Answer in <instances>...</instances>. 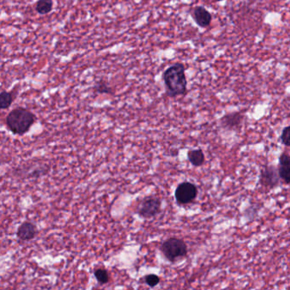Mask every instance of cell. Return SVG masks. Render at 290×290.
Returning <instances> with one entry per match:
<instances>
[{
    "mask_svg": "<svg viewBox=\"0 0 290 290\" xmlns=\"http://www.w3.org/2000/svg\"><path fill=\"white\" fill-rule=\"evenodd\" d=\"M53 0H39L36 3V11L40 15H47L53 10Z\"/></svg>",
    "mask_w": 290,
    "mask_h": 290,
    "instance_id": "cell-12",
    "label": "cell"
},
{
    "mask_svg": "<svg viewBox=\"0 0 290 290\" xmlns=\"http://www.w3.org/2000/svg\"><path fill=\"white\" fill-rule=\"evenodd\" d=\"M94 89L97 93H100V94H113V89L108 85L107 82H105L103 80L98 81L94 87Z\"/></svg>",
    "mask_w": 290,
    "mask_h": 290,
    "instance_id": "cell-14",
    "label": "cell"
},
{
    "mask_svg": "<svg viewBox=\"0 0 290 290\" xmlns=\"http://www.w3.org/2000/svg\"><path fill=\"white\" fill-rule=\"evenodd\" d=\"M280 176L278 173V169L273 166H268L264 167L261 171V182L265 187L274 188L279 183Z\"/></svg>",
    "mask_w": 290,
    "mask_h": 290,
    "instance_id": "cell-6",
    "label": "cell"
},
{
    "mask_svg": "<svg viewBox=\"0 0 290 290\" xmlns=\"http://www.w3.org/2000/svg\"><path fill=\"white\" fill-rule=\"evenodd\" d=\"M161 251L167 260L174 262L187 256V246L183 240L170 238L162 244Z\"/></svg>",
    "mask_w": 290,
    "mask_h": 290,
    "instance_id": "cell-3",
    "label": "cell"
},
{
    "mask_svg": "<svg viewBox=\"0 0 290 290\" xmlns=\"http://www.w3.org/2000/svg\"><path fill=\"white\" fill-rule=\"evenodd\" d=\"M35 121L36 115L29 110L23 107L14 109L6 116L7 127L16 135L26 134Z\"/></svg>",
    "mask_w": 290,
    "mask_h": 290,
    "instance_id": "cell-2",
    "label": "cell"
},
{
    "mask_svg": "<svg viewBox=\"0 0 290 290\" xmlns=\"http://www.w3.org/2000/svg\"><path fill=\"white\" fill-rule=\"evenodd\" d=\"M37 233H38V230L35 225L29 222H25L18 227L16 234L21 240L27 241V240L34 239Z\"/></svg>",
    "mask_w": 290,
    "mask_h": 290,
    "instance_id": "cell-9",
    "label": "cell"
},
{
    "mask_svg": "<svg viewBox=\"0 0 290 290\" xmlns=\"http://www.w3.org/2000/svg\"><path fill=\"white\" fill-rule=\"evenodd\" d=\"M163 78L169 97L183 95L187 92V81L183 64L172 65L164 72Z\"/></svg>",
    "mask_w": 290,
    "mask_h": 290,
    "instance_id": "cell-1",
    "label": "cell"
},
{
    "mask_svg": "<svg viewBox=\"0 0 290 290\" xmlns=\"http://www.w3.org/2000/svg\"><path fill=\"white\" fill-rule=\"evenodd\" d=\"M193 17L195 22L197 23L200 27H203V28L210 26V23L212 22L211 14L203 6H197L194 8Z\"/></svg>",
    "mask_w": 290,
    "mask_h": 290,
    "instance_id": "cell-7",
    "label": "cell"
},
{
    "mask_svg": "<svg viewBox=\"0 0 290 290\" xmlns=\"http://www.w3.org/2000/svg\"><path fill=\"white\" fill-rule=\"evenodd\" d=\"M13 102V95L12 93L7 91H2L0 93V109L5 110L11 106Z\"/></svg>",
    "mask_w": 290,
    "mask_h": 290,
    "instance_id": "cell-13",
    "label": "cell"
},
{
    "mask_svg": "<svg viewBox=\"0 0 290 290\" xmlns=\"http://www.w3.org/2000/svg\"><path fill=\"white\" fill-rule=\"evenodd\" d=\"M187 157L192 165L194 166H200L203 165L205 160L204 154L202 150H190L187 153Z\"/></svg>",
    "mask_w": 290,
    "mask_h": 290,
    "instance_id": "cell-11",
    "label": "cell"
},
{
    "mask_svg": "<svg viewBox=\"0 0 290 290\" xmlns=\"http://www.w3.org/2000/svg\"><path fill=\"white\" fill-rule=\"evenodd\" d=\"M145 284H147L150 287H155V286H157L159 284L160 278L157 275H147V276H145Z\"/></svg>",
    "mask_w": 290,
    "mask_h": 290,
    "instance_id": "cell-16",
    "label": "cell"
},
{
    "mask_svg": "<svg viewBox=\"0 0 290 290\" xmlns=\"http://www.w3.org/2000/svg\"><path fill=\"white\" fill-rule=\"evenodd\" d=\"M197 188L196 185L189 182H181L174 192V197L178 204H190L197 198Z\"/></svg>",
    "mask_w": 290,
    "mask_h": 290,
    "instance_id": "cell-4",
    "label": "cell"
},
{
    "mask_svg": "<svg viewBox=\"0 0 290 290\" xmlns=\"http://www.w3.org/2000/svg\"></svg>",
    "mask_w": 290,
    "mask_h": 290,
    "instance_id": "cell-19",
    "label": "cell"
},
{
    "mask_svg": "<svg viewBox=\"0 0 290 290\" xmlns=\"http://www.w3.org/2000/svg\"><path fill=\"white\" fill-rule=\"evenodd\" d=\"M278 173L280 178L285 183H290V156L287 154H282L279 158Z\"/></svg>",
    "mask_w": 290,
    "mask_h": 290,
    "instance_id": "cell-10",
    "label": "cell"
},
{
    "mask_svg": "<svg viewBox=\"0 0 290 290\" xmlns=\"http://www.w3.org/2000/svg\"><path fill=\"white\" fill-rule=\"evenodd\" d=\"M242 115L239 112H233L223 116L220 120L221 127L227 130H233L239 128L242 121Z\"/></svg>",
    "mask_w": 290,
    "mask_h": 290,
    "instance_id": "cell-8",
    "label": "cell"
},
{
    "mask_svg": "<svg viewBox=\"0 0 290 290\" xmlns=\"http://www.w3.org/2000/svg\"><path fill=\"white\" fill-rule=\"evenodd\" d=\"M95 276L97 277V281L101 284H105L108 283L109 281V275L105 269H97L95 271Z\"/></svg>",
    "mask_w": 290,
    "mask_h": 290,
    "instance_id": "cell-15",
    "label": "cell"
},
{
    "mask_svg": "<svg viewBox=\"0 0 290 290\" xmlns=\"http://www.w3.org/2000/svg\"><path fill=\"white\" fill-rule=\"evenodd\" d=\"M161 210V201L156 196H147L139 204L138 214L145 219L157 216Z\"/></svg>",
    "mask_w": 290,
    "mask_h": 290,
    "instance_id": "cell-5",
    "label": "cell"
},
{
    "mask_svg": "<svg viewBox=\"0 0 290 290\" xmlns=\"http://www.w3.org/2000/svg\"><path fill=\"white\" fill-rule=\"evenodd\" d=\"M217 2H219V1H223V0H216Z\"/></svg>",
    "mask_w": 290,
    "mask_h": 290,
    "instance_id": "cell-18",
    "label": "cell"
},
{
    "mask_svg": "<svg viewBox=\"0 0 290 290\" xmlns=\"http://www.w3.org/2000/svg\"><path fill=\"white\" fill-rule=\"evenodd\" d=\"M281 139L284 145L290 147V126L284 128L281 135Z\"/></svg>",
    "mask_w": 290,
    "mask_h": 290,
    "instance_id": "cell-17",
    "label": "cell"
}]
</instances>
